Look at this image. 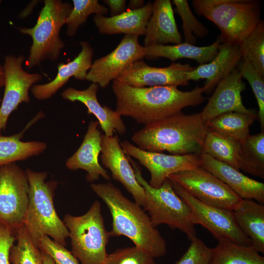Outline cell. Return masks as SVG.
I'll return each instance as SVG.
<instances>
[{"label": "cell", "instance_id": "41", "mask_svg": "<svg viewBox=\"0 0 264 264\" xmlns=\"http://www.w3.org/2000/svg\"><path fill=\"white\" fill-rule=\"evenodd\" d=\"M110 9L111 17L119 15L125 11L126 0H104Z\"/></svg>", "mask_w": 264, "mask_h": 264}, {"label": "cell", "instance_id": "6", "mask_svg": "<svg viewBox=\"0 0 264 264\" xmlns=\"http://www.w3.org/2000/svg\"><path fill=\"white\" fill-rule=\"evenodd\" d=\"M136 178L145 193L142 207L147 211L153 225L166 224L172 229H178L191 241L197 237L195 225L198 221L190 206L174 191L171 181L166 179L158 188L150 186L143 178L137 164L128 156Z\"/></svg>", "mask_w": 264, "mask_h": 264}, {"label": "cell", "instance_id": "14", "mask_svg": "<svg viewBox=\"0 0 264 264\" xmlns=\"http://www.w3.org/2000/svg\"><path fill=\"white\" fill-rule=\"evenodd\" d=\"M144 57V46L139 43L138 36L125 35L112 52L94 61L86 80L105 88L130 65Z\"/></svg>", "mask_w": 264, "mask_h": 264}, {"label": "cell", "instance_id": "44", "mask_svg": "<svg viewBox=\"0 0 264 264\" xmlns=\"http://www.w3.org/2000/svg\"><path fill=\"white\" fill-rule=\"evenodd\" d=\"M4 72L3 66L0 64V89L4 87Z\"/></svg>", "mask_w": 264, "mask_h": 264}, {"label": "cell", "instance_id": "20", "mask_svg": "<svg viewBox=\"0 0 264 264\" xmlns=\"http://www.w3.org/2000/svg\"><path fill=\"white\" fill-rule=\"evenodd\" d=\"M99 125L98 121L89 122L80 146L66 162V167L70 170L86 171V179L89 182L97 180L100 176L107 180L110 179V176L99 162L98 157L102 150V134L98 129Z\"/></svg>", "mask_w": 264, "mask_h": 264}, {"label": "cell", "instance_id": "2", "mask_svg": "<svg viewBox=\"0 0 264 264\" xmlns=\"http://www.w3.org/2000/svg\"><path fill=\"white\" fill-rule=\"evenodd\" d=\"M91 188L107 205L112 217L110 236H124L153 258L167 252L166 241L141 205L126 197L110 182L92 183Z\"/></svg>", "mask_w": 264, "mask_h": 264}, {"label": "cell", "instance_id": "37", "mask_svg": "<svg viewBox=\"0 0 264 264\" xmlns=\"http://www.w3.org/2000/svg\"><path fill=\"white\" fill-rule=\"evenodd\" d=\"M38 247L50 256L55 264H80L71 252L47 235L43 236L40 239Z\"/></svg>", "mask_w": 264, "mask_h": 264}, {"label": "cell", "instance_id": "40", "mask_svg": "<svg viewBox=\"0 0 264 264\" xmlns=\"http://www.w3.org/2000/svg\"><path fill=\"white\" fill-rule=\"evenodd\" d=\"M16 233L0 223V264H10V252L16 240Z\"/></svg>", "mask_w": 264, "mask_h": 264}, {"label": "cell", "instance_id": "17", "mask_svg": "<svg viewBox=\"0 0 264 264\" xmlns=\"http://www.w3.org/2000/svg\"><path fill=\"white\" fill-rule=\"evenodd\" d=\"M245 89L241 72L236 68L216 86L213 94L200 112L204 121L207 124L217 116L228 112L256 113L243 104L241 93Z\"/></svg>", "mask_w": 264, "mask_h": 264}, {"label": "cell", "instance_id": "34", "mask_svg": "<svg viewBox=\"0 0 264 264\" xmlns=\"http://www.w3.org/2000/svg\"><path fill=\"white\" fill-rule=\"evenodd\" d=\"M175 10L180 17L185 42L195 45L196 37L204 38L208 34L207 28L194 16L186 0H173Z\"/></svg>", "mask_w": 264, "mask_h": 264}, {"label": "cell", "instance_id": "39", "mask_svg": "<svg viewBox=\"0 0 264 264\" xmlns=\"http://www.w3.org/2000/svg\"><path fill=\"white\" fill-rule=\"evenodd\" d=\"M242 145L248 157L264 168V131L256 134H249Z\"/></svg>", "mask_w": 264, "mask_h": 264}, {"label": "cell", "instance_id": "15", "mask_svg": "<svg viewBox=\"0 0 264 264\" xmlns=\"http://www.w3.org/2000/svg\"><path fill=\"white\" fill-rule=\"evenodd\" d=\"M194 68L188 64L176 63L165 67H153L141 60L130 65L116 80L139 88L186 86L189 81L187 73Z\"/></svg>", "mask_w": 264, "mask_h": 264}, {"label": "cell", "instance_id": "19", "mask_svg": "<svg viewBox=\"0 0 264 264\" xmlns=\"http://www.w3.org/2000/svg\"><path fill=\"white\" fill-rule=\"evenodd\" d=\"M200 167L225 183L242 199H251L264 203V183L252 179L240 170L213 158L208 154H199Z\"/></svg>", "mask_w": 264, "mask_h": 264}, {"label": "cell", "instance_id": "43", "mask_svg": "<svg viewBox=\"0 0 264 264\" xmlns=\"http://www.w3.org/2000/svg\"><path fill=\"white\" fill-rule=\"evenodd\" d=\"M43 264H55L53 260L46 253L41 251Z\"/></svg>", "mask_w": 264, "mask_h": 264}, {"label": "cell", "instance_id": "4", "mask_svg": "<svg viewBox=\"0 0 264 264\" xmlns=\"http://www.w3.org/2000/svg\"><path fill=\"white\" fill-rule=\"evenodd\" d=\"M29 184V202L24 220L26 227L35 244L38 247L40 239L44 235L66 246L69 232L58 217L53 198L58 182L45 181L47 173L26 170Z\"/></svg>", "mask_w": 264, "mask_h": 264}, {"label": "cell", "instance_id": "24", "mask_svg": "<svg viewBox=\"0 0 264 264\" xmlns=\"http://www.w3.org/2000/svg\"><path fill=\"white\" fill-rule=\"evenodd\" d=\"M241 60L239 46L221 43L217 54L210 62L187 73L188 81L206 79L205 92L212 90L222 79L237 68Z\"/></svg>", "mask_w": 264, "mask_h": 264}, {"label": "cell", "instance_id": "7", "mask_svg": "<svg viewBox=\"0 0 264 264\" xmlns=\"http://www.w3.org/2000/svg\"><path fill=\"white\" fill-rule=\"evenodd\" d=\"M36 24L32 28H19L21 33L30 36L32 44L26 61L32 68L43 61L58 59L65 46L60 32L73 6L61 0H45Z\"/></svg>", "mask_w": 264, "mask_h": 264}, {"label": "cell", "instance_id": "30", "mask_svg": "<svg viewBox=\"0 0 264 264\" xmlns=\"http://www.w3.org/2000/svg\"><path fill=\"white\" fill-rule=\"evenodd\" d=\"M257 118L256 113L228 112L207 123L209 129L242 144L249 135V129Z\"/></svg>", "mask_w": 264, "mask_h": 264}, {"label": "cell", "instance_id": "33", "mask_svg": "<svg viewBox=\"0 0 264 264\" xmlns=\"http://www.w3.org/2000/svg\"><path fill=\"white\" fill-rule=\"evenodd\" d=\"M73 6L67 17L66 34L74 36L79 27L85 23L88 17L92 14L104 16L108 13V9L100 4L98 0H73Z\"/></svg>", "mask_w": 264, "mask_h": 264}, {"label": "cell", "instance_id": "8", "mask_svg": "<svg viewBox=\"0 0 264 264\" xmlns=\"http://www.w3.org/2000/svg\"><path fill=\"white\" fill-rule=\"evenodd\" d=\"M63 222L69 232L71 252L81 264H105L110 237L106 228L101 205L95 201L84 215L66 214Z\"/></svg>", "mask_w": 264, "mask_h": 264}, {"label": "cell", "instance_id": "12", "mask_svg": "<svg viewBox=\"0 0 264 264\" xmlns=\"http://www.w3.org/2000/svg\"><path fill=\"white\" fill-rule=\"evenodd\" d=\"M24 59L22 55H7L4 57V90L0 106V134L5 130L12 112L22 103L30 102L29 89L42 79L40 74L29 73L23 69Z\"/></svg>", "mask_w": 264, "mask_h": 264}, {"label": "cell", "instance_id": "16", "mask_svg": "<svg viewBox=\"0 0 264 264\" xmlns=\"http://www.w3.org/2000/svg\"><path fill=\"white\" fill-rule=\"evenodd\" d=\"M101 160L109 169L113 179L121 183L132 196L136 203L143 206L145 193L137 181L134 171L123 151L117 135L107 136L101 134Z\"/></svg>", "mask_w": 264, "mask_h": 264}, {"label": "cell", "instance_id": "45", "mask_svg": "<svg viewBox=\"0 0 264 264\" xmlns=\"http://www.w3.org/2000/svg\"><path fill=\"white\" fill-rule=\"evenodd\" d=\"M1 99L0 97V103H1Z\"/></svg>", "mask_w": 264, "mask_h": 264}, {"label": "cell", "instance_id": "42", "mask_svg": "<svg viewBox=\"0 0 264 264\" xmlns=\"http://www.w3.org/2000/svg\"><path fill=\"white\" fill-rule=\"evenodd\" d=\"M143 0H131L128 4V10H136L144 6Z\"/></svg>", "mask_w": 264, "mask_h": 264}, {"label": "cell", "instance_id": "31", "mask_svg": "<svg viewBox=\"0 0 264 264\" xmlns=\"http://www.w3.org/2000/svg\"><path fill=\"white\" fill-rule=\"evenodd\" d=\"M242 60L249 62L264 76V22L261 20L239 46Z\"/></svg>", "mask_w": 264, "mask_h": 264}, {"label": "cell", "instance_id": "10", "mask_svg": "<svg viewBox=\"0 0 264 264\" xmlns=\"http://www.w3.org/2000/svg\"><path fill=\"white\" fill-rule=\"evenodd\" d=\"M168 178L212 206L234 211L243 199L220 179L200 166L171 175Z\"/></svg>", "mask_w": 264, "mask_h": 264}, {"label": "cell", "instance_id": "46", "mask_svg": "<svg viewBox=\"0 0 264 264\" xmlns=\"http://www.w3.org/2000/svg\"><path fill=\"white\" fill-rule=\"evenodd\" d=\"M1 2V0H0V4Z\"/></svg>", "mask_w": 264, "mask_h": 264}, {"label": "cell", "instance_id": "9", "mask_svg": "<svg viewBox=\"0 0 264 264\" xmlns=\"http://www.w3.org/2000/svg\"><path fill=\"white\" fill-rule=\"evenodd\" d=\"M28 194L26 171L16 163L0 167V223L16 233L24 225Z\"/></svg>", "mask_w": 264, "mask_h": 264}, {"label": "cell", "instance_id": "21", "mask_svg": "<svg viewBox=\"0 0 264 264\" xmlns=\"http://www.w3.org/2000/svg\"><path fill=\"white\" fill-rule=\"evenodd\" d=\"M82 49L79 54L67 64H58V72L55 78L49 83L34 85L31 92L34 97L39 100L50 98L74 77L78 80H86L88 71L92 64L93 49L86 41L80 42Z\"/></svg>", "mask_w": 264, "mask_h": 264}, {"label": "cell", "instance_id": "18", "mask_svg": "<svg viewBox=\"0 0 264 264\" xmlns=\"http://www.w3.org/2000/svg\"><path fill=\"white\" fill-rule=\"evenodd\" d=\"M202 153L237 170L264 178V168L248 157L241 143L209 129Z\"/></svg>", "mask_w": 264, "mask_h": 264}, {"label": "cell", "instance_id": "32", "mask_svg": "<svg viewBox=\"0 0 264 264\" xmlns=\"http://www.w3.org/2000/svg\"><path fill=\"white\" fill-rule=\"evenodd\" d=\"M17 243L11 248V264H43L42 252L34 243L26 227L22 225L16 232Z\"/></svg>", "mask_w": 264, "mask_h": 264}, {"label": "cell", "instance_id": "36", "mask_svg": "<svg viewBox=\"0 0 264 264\" xmlns=\"http://www.w3.org/2000/svg\"><path fill=\"white\" fill-rule=\"evenodd\" d=\"M154 259L135 245L117 249L108 254L105 264H155Z\"/></svg>", "mask_w": 264, "mask_h": 264}, {"label": "cell", "instance_id": "3", "mask_svg": "<svg viewBox=\"0 0 264 264\" xmlns=\"http://www.w3.org/2000/svg\"><path fill=\"white\" fill-rule=\"evenodd\" d=\"M208 131L200 113L182 112L145 125L132 139L139 149L148 152H168L173 155L202 153Z\"/></svg>", "mask_w": 264, "mask_h": 264}, {"label": "cell", "instance_id": "27", "mask_svg": "<svg viewBox=\"0 0 264 264\" xmlns=\"http://www.w3.org/2000/svg\"><path fill=\"white\" fill-rule=\"evenodd\" d=\"M220 41L218 39L213 44L198 46L187 43L174 45H154L144 46L145 57L150 59L163 57L172 61L182 58L193 59L202 65L211 62L218 53Z\"/></svg>", "mask_w": 264, "mask_h": 264}, {"label": "cell", "instance_id": "11", "mask_svg": "<svg viewBox=\"0 0 264 264\" xmlns=\"http://www.w3.org/2000/svg\"><path fill=\"white\" fill-rule=\"evenodd\" d=\"M171 182L175 192L192 209L198 224L208 230L215 239L228 240L241 245L251 246L250 240L237 225L233 211L207 205L192 196L176 183Z\"/></svg>", "mask_w": 264, "mask_h": 264}, {"label": "cell", "instance_id": "26", "mask_svg": "<svg viewBox=\"0 0 264 264\" xmlns=\"http://www.w3.org/2000/svg\"><path fill=\"white\" fill-rule=\"evenodd\" d=\"M237 225L251 241V246L264 253V205L251 199H243L233 211Z\"/></svg>", "mask_w": 264, "mask_h": 264}, {"label": "cell", "instance_id": "22", "mask_svg": "<svg viewBox=\"0 0 264 264\" xmlns=\"http://www.w3.org/2000/svg\"><path fill=\"white\" fill-rule=\"evenodd\" d=\"M99 88V85L94 83L85 90L70 87L64 90L61 96L65 100L83 103L88 109V114L96 117L105 135L112 136L114 132L124 134L126 126L121 116L110 107L102 106L99 103L97 96Z\"/></svg>", "mask_w": 264, "mask_h": 264}, {"label": "cell", "instance_id": "28", "mask_svg": "<svg viewBox=\"0 0 264 264\" xmlns=\"http://www.w3.org/2000/svg\"><path fill=\"white\" fill-rule=\"evenodd\" d=\"M26 125L23 131L9 136L0 134V167L17 161L25 160L43 153L47 148L45 142L21 140L23 133L31 126Z\"/></svg>", "mask_w": 264, "mask_h": 264}, {"label": "cell", "instance_id": "1", "mask_svg": "<svg viewBox=\"0 0 264 264\" xmlns=\"http://www.w3.org/2000/svg\"><path fill=\"white\" fill-rule=\"evenodd\" d=\"M112 89L116 97L115 112L147 125L195 107L205 99V87L183 91L176 86L134 87L115 80Z\"/></svg>", "mask_w": 264, "mask_h": 264}, {"label": "cell", "instance_id": "29", "mask_svg": "<svg viewBox=\"0 0 264 264\" xmlns=\"http://www.w3.org/2000/svg\"><path fill=\"white\" fill-rule=\"evenodd\" d=\"M211 248L210 264H264V257L252 246L219 240Z\"/></svg>", "mask_w": 264, "mask_h": 264}, {"label": "cell", "instance_id": "13", "mask_svg": "<svg viewBox=\"0 0 264 264\" xmlns=\"http://www.w3.org/2000/svg\"><path fill=\"white\" fill-rule=\"evenodd\" d=\"M126 155L136 159L150 173L149 184L159 188L171 175L200 166L199 154L169 155L142 150L127 140L120 142Z\"/></svg>", "mask_w": 264, "mask_h": 264}, {"label": "cell", "instance_id": "5", "mask_svg": "<svg viewBox=\"0 0 264 264\" xmlns=\"http://www.w3.org/2000/svg\"><path fill=\"white\" fill-rule=\"evenodd\" d=\"M192 3L198 15L219 28L221 43L239 46L262 20L257 0H193Z\"/></svg>", "mask_w": 264, "mask_h": 264}, {"label": "cell", "instance_id": "38", "mask_svg": "<svg viewBox=\"0 0 264 264\" xmlns=\"http://www.w3.org/2000/svg\"><path fill=\"white\" fill-rule=\"evenodd\" d=\"M191 242L187 250L174 264H210L211 248L197 237Z\"/></svg>", "mask_w": 264, "mask_h": 264}, {"label": "cell", "instance_id": "35", "mask_svg": "<svg viewBox=\"0 0 264 264\" xmlns=\"http://www.w3.org/2000/svg\"><path fill=\"white\" fill-rule=\"evenodd\" d=\"M237 68L242 78L250 84L256 97L259 111L257 117L262 131L264 129V79L261 75L249 62L241 59Z\"/></svg>", "mask_w": 264, "mask_h": 264}, {"label": "cell", "instance_id": "23", "mask_svg": "<svg viewBox=\"0 0 264 264\" xmlns=\"http://www.w3.org/2000/svg\"><path fill=\"white\" fill-rule=\"evenodd\" d=\"M144 46L182 43L170 0H156L148 22Z\"/></svg>", "mask_w": 264, "mask_h": 264}, {"label": "cell", "instance_id": "25", "mask_svg": "<svg viewBox=\"0 0 264 264\" xmlns=\"http://www.w3.org/2000/svg\"><path fill=\"white\" fill-rule=\"evenodd\" d=\"M153 10V3L148 2L136 10H128L115 16L95 15L93 22L102 34H124L145 35L146 26Z\"/></svg>", "mask_w": 264, "mask_h": 264}]
</instances>
